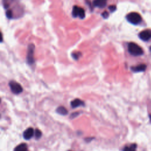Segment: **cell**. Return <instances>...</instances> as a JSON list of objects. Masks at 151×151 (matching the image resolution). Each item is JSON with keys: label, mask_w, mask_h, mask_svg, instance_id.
Returning a JSON list of instances; mask_svg holds the SVG:
<instances>
[{"label": "cell", "mask_w": 151, "mask_h": 151, "mask_svg": "<svg viewBox=\"0 0 151 151\" xmlns=\"http://www.w3.org/2000/svg\"><path fill=\"white\" fill-rule=\"evenodd\" d=\"M128 51L131 55L134 56H139L143 54V51L142 48L134 42L129 43Z\"/></svg>", "instance_id": "1"}, {"label": "cell", "mask_w": 151, "mask_h": 151, "mask_svg": "<svg viewBox=\"0 0 151 151\" xmlns=\"http://www.w3.org/2000/svg\"><path fill=\"white\" fill-rule=\"evenodd\" d=\"M139 38L145 41H148L151 39V30L150 29H145L139 33Z\"/></svg>", "instance_id": "6"}, {"label": "cell", "mask_w": 151, "mask_h": 151, "mask_svg": "<svg viewBox=\"0 0 151 151\" xmlns=\"http://www.w3.org/2000/svg\"><path fill=\"white\" fill-rule=\"evenodd\" d=\"M80 55H81V53L79 52H73V53H72V54H71L74 60H77V59L79 58V57L80 56Z\"/></svg>", "instance_id": "16"}, {"label": "cell", "mask_w": 151, "mask_h": 151, "mask_svg": "<svg viewBox=\"0 0 151 151\" xmlns=\"http://www.w3.org/2000/svg\"><path fill=\"white\" fill-rule=\"evenodd\" d=\"M72 15L74 17H78L80 18L83 19L85 17V12L82 8L75 5L73 8Z\"/></svg>", "instance_id": "5"}, {"label": "cell", "mask_w": 151, "mask_h": 151, "mask_svg": "<svg viewBox=\"0 0 151 151\" xmlns=\"http://www.w3.org/2000/svg\"><path fill=\"white\" fill-rule=\"evenodd\" d=\"M101 15H102V17H103L104 18H105V19L109 17V13H108L107 11H104V12L101 14Z\"/></svg>", "instance_id": "18"}, {"label": "cell", "mask_w": 151, "mask_h": 151, "mask_svg": "<svg viewBox=\"0 0 151 151\" xmlns=\"http://www.w3.org/2000/svg\"><path fill=\"white\" fill-rule=\"evenodd\" d=\"M150 51H151V46H150Z\"/></svg>", "instance_id": "21"}, {"label": "cell", "mask_w": 151, "mask_h": 151, "mask_svg": "<svg viewBox=\"0 0 151 151\" xmlns=\"http://www.w3.org/2000/svg\"><path fill=\"white\" fill-rule=\"evenodd\" d=\"M146 65H145L144 64H141L137 65L136 66L131 67V70L133 72H136V73L144 71L146 70Z\"/></svg>", "instance_id": "9"}, {"label": "cell", "mask_w": 151, "mask_h": 151, "mask_svg": "<svg viewBox=\"0 0 151 151\" xmlns=\"http://www.w3.org/2000/svg\"><path fill=\"white\" fill-rule=\"evenodd\" d=\"M68 151H71V150H68Z\"/></svg>", "instance_id": "22"}, {"label": "cell", "mask_w": 151, "mask_h": 151, "mask_svg": "<svg viewBox=\"0 0 151 151\" xmlns=\"http://www.w3.org/2000/svg\"><path fill=\"white\" fill-rule=\"evenodd\" d=\"M109 10H110L111 12H113V11H116V5H110V6H109Z\"/></svg>", "instance_id": "17"}, {"label": "cell", "mask_w": 151, "mask_h": 151, "mask_svg": "<svg viewBox=\"0 0 151 151\" xmlns=\"http://www.w3.org/2000/svg\"><path fill=\"white\" fill-rule=\"evenodd\" d=\"M137 148V145L136 143L131 144L129 146H126L123 149V151H136Z\"/></svg>", "instance_id": "12"}, {"label": "cell", "mask_w": 151, "mask_h": 151, "mask_svg": "<svg viewBox=\"0 0 151 151\" xmlns=\"http://www.w3.org/2000/svg\"><path fill=\"white\" fill-rule=\"evenodd\" d=\"M149 118H150V122H151V114H150V116H149Z\"/></svg>", "instance_id": "20"}, {"label": "cell", "mask_w": 151, "mask_h": 151, "mask_svg": "<svg viewBox=\"0 0 151 151\" xmlns=\"http://www.w3.org/2000/svg\"><path fill=\"white\" fill-rule=\"evenodd\" d=\"M78 114H79V113H78V112H74V113H73L71 115V118H74V117L77 116Z\"/></svg>", "instance_id": "19"}, {"label": "cell", "mask_w": 151, "mask_h": 151, "mask_svg": "<svg viewBox=\"0 0 151 151\" xmlns=\"http://www.w3.org/2000/svg\"><path fill=\"white\" fill-rule=\"evenodd\" d=\"M9 86L10 87L11 90L14 94H19L23 90L21 84L15 81H14V80L10 81L9 82Z\"/></svg>", "instance_id": "4"}, {"label": "cell", "mask_w": 151, "mask_h": 151, "mask_svg": "<svg viewBox=\"0 0 151 151\" xmlns=\"http://www.w3.org/2000/svg\"><path fill=\"white\" fill-rule=\"evenodd\" d=\"M34 48H35V46L33 44H30L28 47L27 62L29 65H32L34 63Z\"/></svg>", "instance_id": "3"}, {"label": "cell", "mask_w": 151, "mask_h": 151, "mask_svg": "<svg viewBox=\"0 0 151 151\" xmlns=\"http://www.w3.org/2000/svg\"><path fill=\"white\" fill-rule=\"evenodd\" d=\"M12 15H13V14H12V11L10 9H8L6 11V16L9 19H11L12 18Z\"/></svg>", "instance_id": "15"}, {"label": "cell", "mask_w": 151, "mask_h": 151, "mask_svg": "<svg viewBox=\"0 0 151 151\" xmlns=\"http://www.w3.org/2000/svg\"><path fill=\"white\" fill-rule=\"evenodd\" d=\"M14 151H28V147L26 143H22L17 146Z\"/></svg>", "instance_id": "11"}, {"label": "cell", "mask_w": 151, "mask_h": 151, "mask_svg": "<svg viewBox=\"0 0 151 151\" xmlns=\"http://www.w3.org/2000/svg\"><path fill=\"white\" fill-rule=\"evenodd\" d=\"M34 134H35V137L37 139H40L41 136H42V133L39 130V129H36L35 131V133H34Z\"/></svg>", "instance_id": "14"}, {"label": "cell", "mask_w": 151, "mask_h": 151, "mask_svg": "<svg viewBox=\"0 0 151 151\" xmlns=\"http://www.w3.org/2000/svg\"><path fill=\"white\" fill-rule=\"evenodd\" d=\"M127 20L132 24H137L142 21L140 15L137 12H130L126 16Z\"/></svg>", "instance_id": "2"}, {"label": "cell", "mask_w": 151, "mask_h": 151, "mask_svg": "<svg viewBox=\"0 0 151 151\" xmlns=\"http://www.w3.org/2000/svg\"><path fill=\"white\" fill-rule=\"evenodd\" d=\"M107 3V0H94L93 2V6L99 8H104Z\"/></svg>", "instance_id": "10"}, {"label": "cell", "mask_w": 151, "mask_h": 151, "mask_svg": "<svg viewBox=\"0 0 151 151\" xmlns=\"http://www.w3.org/2000/svg\"><path fill=\"white\" fill-rule=\"evenodd\" d=\"M84 101L79 99H76L71 101V106L73 108H76L80 106H84Z\"/></svg>", "instance_id": "8"}, {"label": "cell", "mask_w": 151, "mask_h": 151, "mask_svg": "<svg viewBox=\"0 0 151 151\" xmlns=\"http://www.w3.org/2000/svg\"><path fill=\"white\" fill-rule=\"evenodd\" d=\"M56 111L57 113H58L59 114H61V115H63V116H64V115H66L68 113V111L63 106H60L58 107L57 109H56Z\"/></svg>", "instance_id": "13"}, {"label": "cell", "mask_w": 151, "mask_h": 151, "mask_svg": "<svg viewBox=\"0 0 151 151\" xmlns=\"http://www.w3.org/2000/svg\"><path fill=\"white\" fill-rule=\"evenodd\" d=\"M34 134V131L33 128L28 127L23 133V137L25 140H29L32 137Z\"/></svg>", "instance_id": "7"}]
</instances>
